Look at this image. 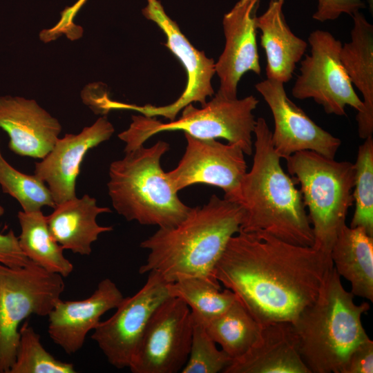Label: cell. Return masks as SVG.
<instances>
[{
  "label": "cell",
  "instance_id": "ac0fdd59",
  "mask_svg": "<svg viewBox=\"0 0 373 373\" xmlns=\"http://www.w3.org/2000/svg\"><path fill=\"white\" fill-rule=\"evenodd\" d=\"M0 128L12 152L39 159L52 150L61 131L58 119L35 100L10 95L0 96Z\"/></svg>",
  "mask_w": 373,
  "mask_h": 373
},
{
  "label": "cell",
  "instance_id": "9a60e30c",
  "mask_svg": "<svg viewBox=\"0 0 373 373\" xmlns=\"http://www.w3.org/2000/svg\"><path fill=\"white\" fill-rule=\"evenodd\" d=\"M260 4V0H239L224 15L225 45L215 71L220 79L218 92L228 98H237L238 82L245 73H261L256 24Z\"/></svg>",
  "mask_w": 373,
  "mask_h": 373
},
{
  "label": "cell",
  "instance_id": "5b68a950",
  "mask_svg": "<svg viewBox=\"0 0 373 373\" xmlns=\"http://www.w3.org/2000/svg\"><path fill=\"white\" fill-rule=\"evenodd\" d=\"M169 144L157 141L143 145L113 162L109 167L108 195L116 211L126 220L169 228L178 225L191 207L184 204L168 182L160 160Z\"/></svg>",
  "mask_w": 373,
  "mask_h": 373
},
{
  "label": "cell",
  "instance_id": "7402d4cb",
  "mask_svg": "<svg viewBox=\"0 0 373 373\" xmlns=\"http://www.w3.org/2000/svg\"><path fill=\"white\" fill-rule=\"evenodd\" d=\"M352 17L351 40L342 44L340 57L352 85L363 95V107L356 119L358 136L365 140L373 133V26L360 11Z\"/></svg>",
  "mask_w": 373,
  "mask_h": 373
},
{
  "label": "cell",
  "instance_id": "7c38bea8",
  "mask_svg": "<svg viewBox=\"0 0 373 373\" xmlns=\"http://www.w3.org/2000/svg\"><path fill=\"white\" fill-rule=\"evenodd\" d=\"M146 1V6L142 10V15L155 22L165 34L167 41L164 45L179 59L186 70V88L180 97L169 105L140 106L119 102L117 108L135 111L146 117L163 116L172 122L186 105L199 102L203 106L207 103V97L213 95L211 79L216 73L215 62L213 59L208 58L204 52L198 50L191 44L176 22L166 15L160 1Z\"/></svg>",
  "mask_w": 373,
  "mask_h": 373
},
{
  "label": "cell",
  "instance_id": "603a6c76",
  "mask_svg": "<svg viewBox=\"0 0 373 373\" xmlns=\"http://www.w3.org/2000/svg\"><path fill=\"white\" fill-rule=\"evenodd\" d=\"M331 259L340 276L351 284L354 296L373 301V236L360 227L345 224L332 246Z\"/></svg>",
  "mask_w": 373,
  "mask_h": 373
},
{
  "label": "cell",
  "instance_id": "7a4b0ae2",
  "mask_svg": "<svg viewBox=\"0 0 373 373\" xmlns=\"http://www.w3.org/2000/svg\"><path fill=\"white\" fill-rule=\"evenodd\" d=\"M243 214L239 204L213 195L178 225L159 228L140 243L149 254L139 272L156 271L168 283L195 277L221 287L214 269L231 237L240 230Z\"/></svg>",
  "mask_w": 373,
  "mask_h": 373
},
{
  "label": "cell",
  "instance_id": "4316f807",
  "mask_svg": "<svg viewBox=\"0 0 373 373\" xmlns=\"http://www.w3.org/2000/svg\"><path fill=\"white\" fill-rule=\"evenodd\" d=\"M354 165L353 198L355 210L351 227H360L373 236V137L365 139L358 149Z\"/></svg>",
  "mask_w": 373,
  "mask_h": 373
},
{
  "label": "cell",
  "instance_id": "f1b7e54d",
  "mask_svg": "<svg viewBox=\"0 0 373 373\" xmlns=\"http://www.w3.org/2000/svg\"><path fill=\"white\" fill-rule=\"evenodd\" d=\"M0 185L2 191L15 198L24 212L41 210L44 206L55 208L50 189L35 175L23 173L12 167L0 151Z\"/></svg>",
  "mask_w": 373,
  "mask_h": 373
},
{
  "label": "cell",
  "instance_id": "d6a6232c",
  "mask_svg": "<svg viewBox=\"0 0 373 373\" xmlns=\"http://www.w3.org/2000/svg\"><path fill=\"white\" fill-rule=\"evenodd\" d=\"M373 372V341L370 338L356 346L350 354L342 373Z\"/></svg>",
  "mask_w": 373,
  "mask_h": 373
},
{
  "label": "cell",
  "instance_id": "836d02e7",
  "mask_svg": "<svg viewBox=\"0 0 373 373\" xmlns=\"http://www.w3.org/2000/svg\"><path fill=\"white\" fill-rule=\"evenodd\" d=\"M86 0H78L73 6L66 8L61 13V19L56 24L57 27L63 30H70L75 28L73 21L77 12Z\"/></svg>",
  "mask_w": 373,
  "mask_h": 373
},
{
  "label": "cell",
  "instance_id": "d4e9b609",
  "mask_svg": "<svg viewBox=\"0 0 373 373\" xmlns=\"http://www.w3.org/2000/svg\"><path fill=\"white\" fill-rule=\"evenodd\" d=\"M262 326L238 300L205 326L206 330L232 361L245 354L258 340Z\"/></svg>",
  "mask_w": 373,
  "mask_h": 373
},
{
  "label": "cell",
  "instance_id": "ffe728a7",
  "mask_svg": "<svg viewBox=\"0 0 373 373\" xmlns=\"http://www.w3.org/2000/svg\"><path fill=\"white\" fill-rule=\"evenodd\" d=\"M46 216L50 234L64 249L88 256L92 244L99 234L113 231L112 226H100L97 217L111 212L108 207H99L95 198L87 194L66 200L54 208Z\"/></svg>",
  "mask_w": 373,
  "mask_h": 373
},
{
  "label": "cell",
  "instance_id": "44dd1931",
  "mask_svg": "<svg viewBox=\"0 0 373 373\" xmlns=\"http://www.w3.org/2000/svg\"><path fill=\"white\" fill-rule=\"evenodd\" d=\"M285 0H269L267 10L256 17L260 45L265 50L267 79L285 84L292 78L296 64L305 55L307 43L296 36L286 22Z\"/></svg>",
  "mask_w": 373,
  "mask_h": 373
},
{
  "label": "cell",
  "instance_id": "d6986e66",
  "mask_svg": "<svg viewBox=\"0 0 373 373\" xmlns=\"http://www.w3.org/2000/svg\"><path fill=\"white\" fill-rule=\"evenodd\" d=\"M224 373H310L303 361L291 323L262 326L260 336L242 357L232 361Z\"/></svg>",
  "mask_w": 373,
  "mask_h": 373
},
{
  "label": "cell",
  "instance_id": "6da1fadb",
  "mask_svg": "<svg viewBox=\"0 0 373 373\" xmlns=\"http://www.w3.org/2000/svg\"><path fill=\"white\" fill-rule=\"evenodd\" d=\"M332 267L331 258L313 247L240 230L228 241L213 274L262 326L294 323L315 300Z\"/></svg>",
  "mask_w": 373,
  "mask_h": 373
},
{
  "label": "cell",
  "instance_id": "484cf974",
  "mask_svg": "<svg viewBox=\"0 0 373 373\" xmlns=\"http://www.w3.org/2000/svg\"><path fill=\"white\" fill-rule=\"evenodd\" d=\"M170 296L182 300L194 321L204 327L224 314L237 300L235 294L203 279L188 277L168 283Z\"/></svg>",
  "mask_w": 373,
  "mask_h": 373
},
{
  "label": "cell",
  "instance_id": "30bf717a",
  "mask_svg": "<svg viewBox=\"0 0 373 373\" xmlns=\"http://www.w3.org/2000/svg\"><path fill=\"white\" fill-rule=\"evenodd\" d=\"M193 318L180 298L169 296L152 315L128 367L133 373H177L190 352Z\"/></svg>",
  "mask_w": 373,
  "mask_h": 373
},
{
  "label": "cell",
  "instance_id": "277c9868",
  "mask_svg": "<svg viewBox=\"0 0 373 373\" xmlns=\"http://www.w3.org/2000/svg\"><path fill=\"white\" fill-rule=\"evenodd\" d=\"M354 296L333 266L315 300L291 323L310 373H342L351 352L370 339L361 318L370 306L367 302L356 304Z\"/></svg>",
  "mask_w": 373,
  "mask_h": 373
},
{
  "label": "cell",
  "instance_id": "3957f363",
  "mask_svg": "<svg viewBox=\"0 0 373 373\" xmlns=\"http://www.w3.org/2000/svg\"><path fill=\"white\" fill-rule=\"evenodd\" d=\"M254 133L252 166L243 176L233 202L244 211L240 230L312 247L313 231L301 193L282 168L263 117L256 119Z\"/></svg>",
  "mask_w": 373,
  "mask_h": 373
},
{
  "label": "cell",
  "instance_id": "cb8c5ba5",
  "mask_svg": "<svg viewBox=\"0 0 373 373\" xmlns=\"http://www.w3.org/2000/svg\"><path fill=\"white\" fill-rule=\"evenodd\" d=\"M21 233L19 244L25 256L46 270L68 277L73 265L63 254L64 249L50 233L46 216L41 210L18 212Z\"/></svg>",
  "mask_w": 373,
  "mask_h": 373
},
{
  "label": "cell",
  "instance_id": "8992f818",
  "mask_svg": "<svg viewBox=\"0 0 373 373\" xmlns=\"http://www.w3.org/2000/svg\"><path fill=\"white\" fill-rule=\"evenodd\" d=\"M285 160L289 173L300 185L309 211L312 247L331 258L334 242L354 203V165L312 151L296 152Z\"/></svg>",
  "mask_w": 373,
  "mask_h": 373
},
{
  "label": "cell",
  "instance_id": "f546056e",
  "mask_svg": "<svg viewBox=\"0 0 373 373\" xmlns=\"http://www.w3.org/2000/svg\"><path fill=\"white\" fill-rule=\"evenodd\" d=\"M231 359L208 334L205 327L193 319V334L188 360L182 373L223 372Z\"/></svg>",
  "mask_w": 373,
  "mask_h": 373
},
{
  "label": "cell",
  "instance_id": "5bb4252c",
  "mask_svg": "<svg viewBox=\"0 0 373 373\" xmlns=\"http://www.w3.org/2000/svg\"><path fill=\"white\" fill-rule=\"evenodd\" d=\"M271 111L274 129L271 140L281 158L302 151L334 159L341 141L317 125L287 96L284 84L266 79L255 85Z\"/></svg>",
  "mask_w": 373,
  "mask_h": 373
},
{
  "label": "cell",
  "instance_id": "1f68e13d",
  "mask_svg": "<svg viewBox=\"0 0 373 373\" xmlns=\"http://www.w3.org/2000/svg\"><path fill=\"white\" fill-rule=\"evenodd\" d=\"M3 213L4 209L0 205V216ZM29 261L21 249L18 237L12 230L5 234L0 233V264L9 267H21Z\"/></svg>",
  "mask_w": 373,
  "mask_h": 373
},
{
  "label": "cell",
  "instance_id": "4dcf8cb0",
  "mask_svg": "<svg viewBox=\"0 0 373 373\" xmlns=\"http://www.w3.org/2000/svg\"><path fill=\"white\" fill-rule=\"evenodd\" d=\"M318 2L317 10L312 18L321 22L335 20L343 13L352 17L366 8L363 0H318Z\"/></svg>",
  "mask_w": 373,
  "mask_h": 373
},
{
  "label": "cell",
  "instance_id": "83f0119b",
  "mask_svg": "<svg viewBox=\"0 0 373 373\" xmlns=\"http://www.w3.org/2000/svg\"><path fill=\"white\" fill-rule=\"evenodd\" d=\"M16 358L9 373H75L73 363L59 361L43 346L39 334L25 322L19 328Z\"/></svg>",
  "mask_w": 373,
  "mask_h": 373
},
{
  "label": "cell",
  "instance_id": "ba28073f",
  "mask_svg": "<svg viewBox=\"0 0 373 373\" xmlns=\"http://www.w3.org/2000/svg\"><path fill=\"white\" fill-rule=\"evenodd\" d=\"M63 278L31 260L0 264V373H9L15 363L20 323L32 314L48 316L64 290Z\"/></svg>",
  "mask_w": 373,
  "mask_h": 373
},
{
  "label": "cell",
  "instance_id": "8fae6325",
  "mask_svg": "<svg viewBox=\"0 0 373 373\" xmlns=\"http://www.w3.org/2000/svg\"><path fill=\"white\" fill-rule=\"evenodd\" d=\"M169 296L168 283L157 272L149 271L144 286L124 298L111 317L99 322L91 338L111 365L129 367L152 315Z\"/></svg>",
  "mask_w": 373,
  "mask_h": 373
},
{
  "label": "cell",
  "instance_id": "52a82bcc",
  "mask_svg": "<svg viewBox=\"0 0 373 373\" xmlns=\"http://www.w3.org/2000/svg\"><path fill=\"white\" fill-rule=\"evenodd\" d=\"M258 100L253 95L228 98L217 92L211 101L195 108L189 104L177 120L162 123L153 117L133 115L128 129L118 135L126 143L124 152L141 146L151 137L163 131H182L200 139L223 138L236 144L245 154L253 153L252 134L256 120L253 111Z\"/></svg>",
  "mask_w": 373,
  "mask_h": 373
},
{
  "label": "cell",
  "instance_id": "2e32d148",
  "mask_svg": "<svg viewBox=\"0 0 373 373\" xmlns=\"http://www.w3.org/2000/svg\"><path fill=\"white\" fill-rule=\"evenodd\" d=\"M114 131L106 117H101L79 133L59 138L48 154L35 163L34 175L47 183L56 205L77 197L76 180L84 157Z\"/></svg>",
  "mask_w": 373,
  "mask_h": 373
},
{
  "label": "cell",
  "instance_id": "4fadbf2b",
  "mask_svg": "<svg viewBox=\"0 0 373 373\" xmlns=\"http://www.w3.org/2000/svg\"><path fill=\"white\" fill-rule=\"evenodd\" d=\"M187 145L177 167L165 173L171 187L180 190L195 183L222 189L224 198L234 202L247 164L241 147L215 139H200L186 133Z\"/></svg>",
  "mask_w": 373,
  "mask_h": 373
},
{
  "label": "cell",
  "instance_id": "e0dca14e",
  "mask_svg": "<svg viewBox=\"0 0 373 373\" xmlns=\"http://www.w3.org/2000/svg\"><path fill=\"white\" fill-rule=\"evenodd\" d=\"M124 298L116 284L105 278L88 298L80 300L60 298L48 316L50 338L67 354L76 353L84 345L88 333L99 323L102 315L115 309Z\"/></svg>",
  "mask_w": 373,
  "mask_h": 373
},
{
  "label": "cell",
  "instance_id": "9c48e42d",
  "mask_svg": "<svg viewBox=\"0 0 373 373\" xmlns=\"http://www.w3.org/2000/svg\"><path fill=\"white\" fill-rule=\"evenodd\" d=\"M308 42L311 53L300 62L292 96L301 100L313 99L327 114L346 115L347 106L361 112L363 101L341 61V41L328 31L316 30L309 34Z\"/></svg>",
  "mask_w": 373,
  "mask_h": 373
}]
</instances>
